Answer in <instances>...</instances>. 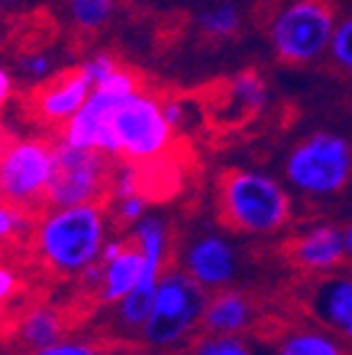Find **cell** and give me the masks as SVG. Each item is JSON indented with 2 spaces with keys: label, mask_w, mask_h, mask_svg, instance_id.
I'll use <instances>...</instances> for the list:
<instances>
[{
  "label": "cell",
  "mask_w": 352,
  "mask_h": 355,
  "mask_svg": "<svg viewBox=\"0 0 352 355\" xmlns=\"http://www.w3.org/2000/svg\"><path fill=\"white\" fill-rule=\"evenodd\" d=\"M35 254L60 277H79L101 259L106 244L104 202L50 207L35 225Z\"/></svg>",
  "instance_id": "obj_1"
},
{
  "label": "cell",
  "mask_w": 352,
  "mask_h": 355,
  "mask_svg": "<svg viewBox=\"0 0 352 355\" xmlns=\"http://www.w3.org/2000/svg\"><path fill=\"white\" fill-rule=\"evenodd\" d=\"M217 210L234 232L271 234L291 220V198L264 173L229 168L217 180Z\"/></svg>",
  "instance_id": "obj_2"
},
{
  "label": "cell",
  "mask_w": 352,
  "mask_h": 355,
  "mask_svg": "<svg viewBox=\"0 0 352 355\" xmlns=\"http://www.w3.org/2000/svg\"><path fill=\"white\" fill-rule=\"evenodd\" d=\"M207 301V288L200 286L185 269L166 266L155 286L153 311L141 328V340L160 353L187 343L202 326Z\"/></svg>",
  "instance_id": "obj_3"
},
{
  "label": "cell",
  "mask_w": 352,
  "mask_h": 355,
  "mask_svg": "<svg viewBox=\"0 0 352 355\" xmlns=\"http://www.w3.org/2000/svg\"><path fill=\"white\" fill-rule=\"evenodd\" d=\"M337 0H288L269 20L274 55L286 67H306L331 47Z\"/></svg>",
  "instance_id": "obj_4"
},
{
  "label": "cell",
  "mask_w": 352,
  "mask_h": 355,
  "mask_svg": "<svg viewBox=\"0 0 352 355\" xmlns=\"http://www.w3.org/2000/svg\"><path fill=\"white\" fill-rule=\"evenodd\" d=\"M173 131L166 104L146 94V89L133 92L116 101L111 109V153L128 163L155 161L170 153Z\"/></svg>",
  "instance_id": "obj_5"
},
{
  "label": "cell",
  "mask_w": 352,
  "mask_h": 355,
  "mask_svg": "<svg viewBox=\"0 0 352 355\" xmlns=\"http://www.w3.org/2000/svg\"><path fill=\"white\" fill-rule=\"evenodd\" d=\"M286 178L306 195H335L352 178V144L331 131L310 133L286 158Z\"/></svg>",
  "instance_id": "obj_6"
},
{
  "label": "cell",
  "mask_w": 352,
  "mask_h": 355,
  "mask_svg": "<svg viewBox=\"0 0 352 355\" xmlns=\"http://www.w3.org/2000/svg\"><path fill=\"white\" fill-rule=\"evenodd\" d=\"M114 155L94 148H77L69 144H57L55 173L44 195V205L72 207L87 202H101L114 188Z\"/></svg>",
  "instance_id": "obj_7"
},
{
  "label": "cell",
  "mask_w": 352,
  "mask_h": 355,
  "mask_svg": "<svg viewBox=\"0 0 352 355\" xmlns=\"http://www.w3.org/2000/svg\"><path fill=\"white\" fill-rule=\"evenodd\" d=\"M57 146L42 139H0V198L33 212L44 205Z\"/></svg>",
  "instance_id": "obj_8"
},
{
  "label": "cell",
  "mask_w": 352,
  "mask_h": 355,
  "mask_svg": "<svg viewBox=\"0 0 352 355\" xmlns=\"http://www.w3.org/2000/svg\"><path fill=\"white\" fill-rule=\"evenodd\" d=\"M94 87V77L87 64L67 67L60 72L42 77L20 99L25 119L39 126L64 128L67 121L82 109Z\"/></svg>",
  "instance_id": "obj_9"
},
{
  "label": "cell",
  "mask_w": 352,
  "mask_h": 355,
  "mask_svg": "<svg viewBox=\"0 0 352 355\" xmlns=\"http://www.w3.org/2000/svg\"><path fill=\"white\" fill-rule=\"evenodd\" d=\"M266 101H269V87L266 79L261 77L259 69H242L234 77L222 79L212 89L204 104L212 106L215 111V121L225 123V126H234V123H249L264 111Z\"/></svg>",
  "instance_id": "obj_10"
},
{
  "label": "cell",
  "mask_w": 352,
  "mask_h": 355,
  "mask_svg": "<svg viewBox=\"0 0 352 355\" xmlns=\"http://www.w3.org/2000/svg\"><path fill=\"white\" fill-rule=\"evenodd\" d=\"M182 269L200 286L225 288L237 274V252L220 234H200L187 244L182 254Z\"/></svg>",
  "instance_id": "obj_11"
},
{
  "label": "cell",
  "mask_w": 352,
  "mask_h": 355,
  "mask_svg": "<svg viewBox=\"0 0 352 355\" xmlns=\"http://www.w3.org/2000/svg\"><path fill=\"white\" fill-rule=\"evenodd\" d=\"M345 257V232L331 225L310 227L291 247V259L308 272H333Z\"/></svg>",
  "instance_id": "obj_12"
},
{
  "label": "cell",
  "mask_w": 352,
  "mask_h": 355,
  "mask_svg": "<svg viewBox=\"0 0 352 355\" xmlns=\"http://www.w3.org/2000/svg\"><path fill=\"white\" fill-rule=\"evenodd\" d=\"M310 311L318 321L352 340V277H328L313 288Z\"/></svg>",
  "instance_id": "obj_13"
},
{
  "label": "cell",
  "mask_w": 352,
  "mask_h": 355,
  "mask_svg": "<svg viewBox=\"0 0 352 355\" xmlns=\"http://www.w3.org/2000/svg\"><path fill=\"white\" fill-rule=\"evenodd\" d=\"M146 274V259L136 242H126L121 252L111 259L101 261V284H99V296L101 304L116 306L123 296H128L136 288V284L143 279Z\"/></svg>",
  "instance_id": "obj_14"
},
{
  "label": "cell",
  "mask_w": 352,
  "mask_h": 355,
  "mask_svg": "<svg viewBox=\"0 0 352 355\" xmlns=\"http://www.w3.org/2000/svg\"><path fill=\"white\" fill-rule=\"evenodd\" d=\"M254 309L252 301L239 291H217L215 296H209L207 309L202 316L204 333H222V336H239L252 326Z\"/></svg>",
  "instance_id": "obj_15"
},
{
  "label": "cell",
  "mask_w": 352,
  "mask_h": 355,
  "mask_svg": "<svg viewBox=\"0 0 352 355\" xmlns=\"http://www.w3.org/2000/svg\"><path fill=\"white\" fill-rule=\"evenodd\" d=\"M67 318L52 306H30L15 323V336L25 350H39L64 338Z\"/></svg>",
  "instance_id": "obj_16"
},
{
  "label": "cell",
  "mask_w": 352,
  "mask_h": 355,
  "mask_svg": "<svg viewBox=\"0 0 352 355\" xmlns=\"http://www.w3.org/2000/svg\"><path fill=\"white\" fill-rule=\"evenodd\" d=\"M131 239L146 259V274L160 277L168 259V227L160 217H141L133 225Z\"/></svg>",
  "instance_id": "obj_17"
},
{
  "label": "cell",
  "mask_w": 352,
  "mask_h": 355,
  "mask_svg": "<svg viewBox=\"0 0 352 355\" xmlns=\"http://www.w3.org/2000/svg\"><path fill=\"white\" fill-rule=\"evenodd\" d=\"M160 277H150L143 274V279L136 284L131 294L123 296L118 304H116V323L128 333H141L143 323L148 321L150 311H153L155 301V286H158Z\"/></svg>",
  "instance_id": "obj_18"
},
{
  "label": "cell",
  "mask_w": 352,
  "mask_h": 355,
  "mask_svg": "<svg viewBox=\"0 0 352 355\" xmlns=\"http://www.w3.org/2000/svg\"><path fill=\"white\" fill-rule=\"evenodd\" d=\"M77 40H94L109 25L114 0H64Z\"/></svg>",
  "instance_id": "obj_19"
},
{
  "label": "cell",
  "mask_w": 352,
  "mask_h": 355,
  "mask_svg": "<svg viewBox=\"0 0 352 355\" xmlns=\"http://www.w3.org/2000/svg\"><path fill=\"white\" fill-rule=\"evenodd\" d=\"M197 25H200V33L204 35V40H209V42H227V40L239 35V30H242V17H239L237 8L220 6V8H215V10L202 12Z\"/></svg>",
  "instance_id": "obj_20"
},
{
  "label": "cell",
  "mask_w": 352,
  "mask_h": 355,
  "mask_svg": "<svg viewBox=\"0 0 352 355\" xmlns=\"http://www.w3.org/2000/svg\"><path fill=\"white\" fill-rule=\"evenodd\" d=\"M35 225L37 222L33 220V212L0 198V247L15 242V239L33 237Z\"/></svg>",
  "instance_id": "obj_21"
},
{
  "label": "cell",
  "mask_w": 352,
  "mask_h": 355,
  "mask_svg": "<svg viewBox=\"0 0 352 355\" xmlns=\"http://www.w3.org/2000/svg\"><path fill=\"white\" fill-rule=\"evenodd\" d=\"M279 355H342L340 345L325 333L303 331L288 336L279 348Z\"/></svg>",
  "instance_id": "obj_22"
},
{
  "label": "cell",
  "mask_w": 352,
  "mask_h": 355,
  "mask_svg": "<svg viewBox=\"0 0 352 355\" xmlns=\"http://www.w3.org/2000/svg\"><path fill=\"white\" fill-rule=\"evenodd\" d=\"M187 355H254L247 340L239 336H222V333H204L197 338Z\"/></svg>",
  "instance_id": "obj_23"
},
{
  "label": "cell",
  "mask_w": 352,
  "mask_h": 355,
  "mask_svg": "<svg viewBox=\"0 0 352 355\" xmlns=\"http://www.w3.org/2000/svg\"><path fill=\"white\" fill-rule=\"evenodd\" d=\"M328 52H331V62L337 72L352 77V15L337 20Z\"/></svg>",
  "instance_id": "obj_24"
},
{
  "label": "cell",
  "mask_w": 352,
  "mask_h": 355,
  "mask_svg": "<svg viewBox=\"0 0 352 355\" xmlns=\"http://www.w3.org/2000/svg\"><path fill=\"white\" fill-rule=\"evenodd\" d=\"M28 355H111L106 348L89 340H74V338H62L57 343L47 345V348L30 350Z\"/></svg>",
  "instance_id": "obj_25"
},
{
  "label": "cell",
  "mask_w": 352,
  "mask_h": 355,
  "mask_svg": "<svg viewBox=\"0 0 352 355\" xmlns=\"http://www.w3.org/2000/svg\"><path fill=\"white\" fill-rule=\"evenodd\" d=\"M146 207H148V198L141 193L116 198V220L121 225H136L141 217H146Z\"/></svg>",
  "instance_id": "obj_26"
},
{
  "label": "cell",
  "mask_w": 352,
  "mask_h": 355,
  "mask_svg": "<svg viewBox=\"0 0 352 355\" xmlns=\"http://www.w3.org/2000/svg\"><path fill=\"white\" fill-rule=\"evenodd\" d=\"M17 291H20V279H17V274L12 272L10 266L0 264V304L12 301Z\"/></svg>",
  "instance_id": "obj_27"
},
{
  "label": "cell",
  "mask_w": 352,
  "mask_h": 355,
  "mask_svg": "<svg viewBox=\"0 0 352 355\" xmlns=\"http://www.w3.org/2000/svg\"><path fill=\"white\" fill-rule=\"evenodd\" d=\"M12 94V79L6 69H0V109L6 106V101L10 99Z\"/></svg>",
  "instance_id": "obj_28"
},
{
  "label": "cell",
  "mask_w": 352,
  "mask_h": 355,
  "mask_svg": "<svg viewBox=\"0 0 352 355\" xmlns=\"http://www.w3.org/2000/svg\"><path fill=\"white\" fill-rule=\"evenodd\" d=\"M281 0H261V6H259V15H264V20L269 22L271 15L276 12V8H279Z\"/></svg>",
  "instance_id": "obj_29"
},
{
  "label": "cell",
  "mask_w": 352,
  "mask_h": 355,
  "mask_svg": "<svg viewBox=\"0 0 352 355\" xmlns=\"http://www.w3.org/2000/svg\"><path fill=\"white\" fill-rule=\"evenodd\" d=\"M345 254H347V259L352 261V225L345 230Z\"/></svg>",
  "instance_id": "obj_30"
},
{
  "label": "cell",
  "mask_w": 352,
  "mask_h": 355,
  "mask_svg": "<svg viewBox=\"0 0 352 355\" xmlns=\"http://www.w3.org/2000/svg\"><path fill=\"white\" fill-rule=\"evenodd\" d=\"M6 326H8V309L6 304H0V333L6 331Z\"/></svg>",
  "instance_id": "obj_31"
},
{
  "label": "cell",
  "mask_w": 352,
  "mask_h": 355,
  "mask_svg": "<svg viewBox=\"0 0 352 355\" xmlns=\"http://www.w3.org/2000/svg\"><path fill=\"white\" fill-rule=\"evenodd\" d=\"M17 3H25V0H0V8H8V6H17Z\"/></svg>",
  "instance_id": "obj_32"
}]
</instances>
